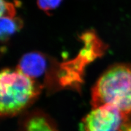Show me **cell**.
Segmentation results:
<instances>
[{
    "label": "cell",
    "mask_w": 131,
    "mask_h": 131,
    "mask_svg": "<svg viewBox=\"0 0 131 131\" xmlns=\"http://www.w3.org/2000/svg\"><path fill=\"white\" fill-rule=\"evenodd\" d=\"M40 88L34 79L16 70L4 69L0 75V112L12 116L21 112L38 95Z\"/></svg>",
    "instance_id": "cell-2"
},
{
    "label": "cell",
    "mask_w": 131,
    "mask_h": 131,
    "mask_svg": "<svg viewBox=\"0 0 131 131\" xmlns=\"http://www.w3.org/2000/svg\"><path fill=\"white\" fill-rule=\"evenodd\" d=\"M22 23L19 19L14 18H1V38L6 40L10 36L19 30Z\"/></svg>",
    "instance_id": "cell-5"
},
{
    "label": "cell",
    "mask_w": 131,
    "mask_h": 131,
    "mask_svg": "<svg viewBox=\"0 0 131 131\" xmlns=\"http://www.w3.org/2000/svg\"><path fill=\"white\" fill-rule=\"evenodd\" d=\"M119 131H131V120H129L128 117L124 119Z\"/></svg>",
    "instance_id": "cell-9"
},
{
    "label": "cell",
    "mask_w": 131,
    "mask_h": 131,
    "mask_svg": "<svg viewBox=\"0 0 131 131\" xmlns=\"http://www.w3.org/2000/svg\"><path fill=\"white\" fill-rule=\"evenodd\" d=\"M93 108L111 104L125 117L131 114V64H116L98 78L92 91Z\"/></svg>",
    "instance_id": "cell-1"
},
{
    "label": "cell",
    "mask_w": 131,
    "mask_h": 131,
    "mask_svg": "<svg viewBox=\"0 0 131 131\" xmlns=\"http://www.w3.org/2000/svg\"><path fill=\"white\" fill-rule=\"evenodd\" d=\"M126 117L118 108L104 104L93 109L82 120V131H119Z\"/></svg>",
    "instance_id": "cell-3"
},
{
    "label": "cell",
    "mask_w": 131,
    "mask_h": 131,
    "mask_svg": "<svg viewBox=\"0 0 131 131\" xmlns=\"http://www.w3.org/2000/svg\"><path fill=\"white\" fill-rule=\"evenodd\" d=\"M1 18H14L15 14V8L14 4L1 0Z\"/></svg>",
    "instance_id": "cell-8"
},
{
    "label": "cell",
    "mask_w": 131,
    "mask_h": 131,
    "mask_svg": "<svg viewBox=\"0 0 131 131\" xmlns=\"http://www.w3.org/2000/svg\"><path fill=\"white\" fill-rule=\"evenodd\" d=\"M47 62L41 53L32 52L24 55L19 61L18 69L33 78L41 76L46 69Z\"/></svg>",
    "instance_id": "cell-4"
},
{
    "label": "cell",
    "mask_w": 131,
    "mask_h": 131,
    "mask_svg": "<svg viewBox=\"0 0 131 131\" xmlns=\"http://www.w3.org/2000/svg\"><path fill=\"white\" fill-rule=\"evenodd\" d=\"M26 131H56L44 117H34L26 124Z\"/></svg>",
    "instance_id": "cell-6"
},
{
    "label": "cell",
    "mask_w": 131,
    "mask_h": 131,
    "mask_svg": "<svg viewBox=\"0 0 131 131\" xmlns=\"http://www.w3.org/2000/svg\"><path fill=\"white\" fill-rule=\"evenodd\" d=\"M62 0H37L39 8L46 12H49L58 7Z\"/></svg>",
    "instance_id": "cell-7"
}]
</instances>
